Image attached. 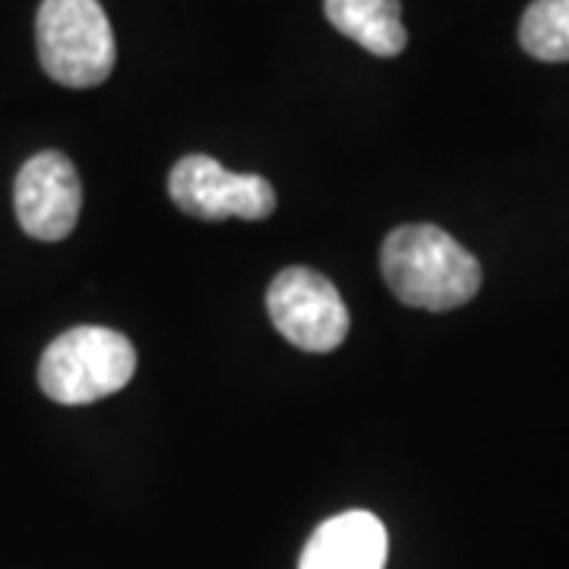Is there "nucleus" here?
<instances>
[{"label": "nucleus", "mask_w": 569, "mask_h": 569, "mask_svg": "<svg viewBox=\"0 0 569 569\" xmlns=\"http://www.w3.org/2000/svg\"><path fill=\"white\" fill-rule=\"evenodd\" d=\"M380 269L402 305L433 313L468 305L481 291V263L437 224H402L389 231Z\"/></svg>", "instance_id": "f257e3e1"}, {"label": "nucleus", "mask_w": 569, "mask_h": 569, "mask_svg": "<svg viewBox=\"0 0 569 569\" xmlns=\"http://www.w3.org/2000/svg\"><path fill=\"white\" fill-rule=\"evenodd\" d=\"M137 373L133 342L108 326H73L44 348L39 387L61 406H89L121 392Z\"/></svg>", "instance_id": "f03ea898"}, {"label": "nucleus", "mask_w": 569, "mask_h": 569, "mask_svg": "<svg viewBox=\"0 0 569 569\" xmlns=\"http://www.w3.org/2000/svg\"><path fill=\"white\" fill-rule=\"evenodd\" d=\"M36 41L44 73L67 89H92L114 70V32L99 0H41Z\"/></svg>", "instance_id": "7ed1b4c3"}, {"label": "nucleus", "mask_w": 569, "mask_h": 569, "mask_svg": "<svg viewBox=\"0 0 569 569\" xmlns=\"http://www.w3.org/2000/svg\"><path fill=\"white\" fill-rule=\"evenodd\" d=\"M168 193L183 216L200 222H263L276 212V190L260 174L228 171L209 156H183L168 174Z\"/></svg>", "instance_id": "20e7f679"}, {"label": "nucleus", "mask_w": 569, "mask_h": 569, "mask_svg": "<svg viewBox=\"0 0 569 569\" xmlns=\"http://www.w3.org/2000/svg\"><path fill=\"white\" fill-rule=\"evenodd\" d=\"M266 307L276 329L301 351L326 355L346 342L348 307L326 276L291 266L276 276L266 295Z\"/></svg>", "instance_id": "39448f33"}, {"label": "nucleus", "mask_w": 569, "mask_h": 569, "mask_svg": "<svg viewBox=\"0 0 569 569\" xmlns=\"http://www.w3.org/2000/svg\"><path fill=\"white\" fill-rule=\"evenodd\" d=\"M13 206L22 231L36 241L54 244L63 241L82 209L80 174L63 152H39L22 164L17 174Z\"/></svg>", "instance_id": "423d86ee"}, {"label": "nucleus", "mask_w": 569, "mask_h": 569, "mask_svg": "<svg viewBox=\"0 0 569 569\" xmlns=\"http://www.w3.org/2000/svg\"><path fill=\"white\" fill-rule=\"evenodd\" d=\"M387 550L389 541L383 522L373 512L351 509L326 519L310 535L301 553V569H383Z\"/></svg>", "instance_id": "0eeeda50"}, {"label": "nucleus", "mask_w": 569, "mask_h": 569, "mask_svg": "<svg viewBox=\"0 0 569 569\" xmlns=\"http://www.w3.org/2000/svg\"><path fill=\"white\" fill-rule=\"evenodd\" d=\"M326 20L377 58L406 51L408 32L399 0H326Z\"/></svg>", "instance_id": "6e6552de"}, {"label": "nucleus", "mask_w": 569, "mask_h": 569, "mask_svg": "<svg viewBox=\"0 0 569 569\" xmlns=\"http://www.w3.org/2000/svg\"><path fill=\"white\" fill-rule=\"evenodd\" d=\"M519 41L538 61H569V0H535L519 22Z\"/></svg>", "instance_id": "1a4fd4ad"}]
</instances>
